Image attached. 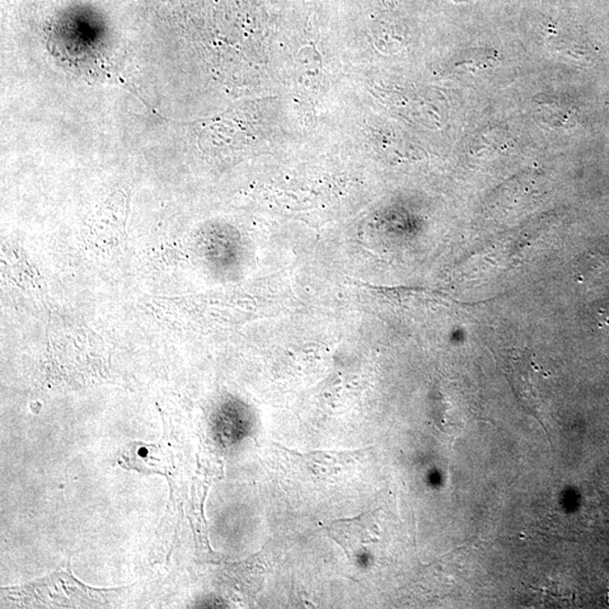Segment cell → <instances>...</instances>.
<instances>
[{
	"instance_id": "cell-1",
	"label": "cell",
	"mask_w": 609,
	"mask_h": 609,
	"mask_svg": "<svg viewBox=\"0 0 609 609\" xmlns=\"http://www.w3.org/2000/svg\"><path fill=\"white\" fill-rule=\"evenodd\" d=\"M120 589H93L74 578L70 569L58 570L44 579L13 588L16 598L30 606L94 607L105 604Z\"/></svg>"
},
{
	"instance_id": "cell-2",
	"label": "cell",
	"mask_w": 609,
	"mask_h": 609,
	"mask_svg": "<svg viewBox=\"0 0 609 609\" xmlns=\"http://www.w3.org/2000/svg\"><path fill=\"white\" fill-rule=\"evenodd\" d=\"M287 455L292 465L315 482H331L339 479L357 466L369 449L355 451H318L301 454L275 444Z\"/></svg>"
},
{
	"instance_id": "cell-3",
	"label": "cell",
	"mask_w": 609,
	"mask_h": 609,
	"mask_svg": "<svg viewBox=\"0 0 609 609\" xmlns=\"http://www.w3.org/2000/svg\"><path fill=\"white\" fill-rule=\"evenodd\" d=\"M325 531L332 540L344 548L350 561L358 562L367 555L369 546L378 542L377 512L372 510L359 517L336 520Z\"/></svg>"
},
{
	"instance_id": "cell-4",
	"label": "cell",
	"mask_w": 609,
	"mask_h": 609,
	"mask_svg": "<svg viewBox=\"0 0 609 609\" xmlns=\"http://www.w3.org/2000/svg\"><path fill=\"white\" fill-rule=\"evenodd\" d=\"M509 360V381L516 391V394L522 398L524 407L533 414L532 405H535L536 393L534 391L532 374L534 372V362L531 353L524 350L514 349L508 354Z\"/></svg>"
},
{
	"instance_id": "cell-5",
	"label": "cell",
	"mask_w": 609,
	"mask_h": 609,
	"mask_svg": "<svg viewBox=\"0 0 609 609\" xmlns=\"http://www.w3.org/2000/svg\"><path fill=\"white\" fill-rule=\"evenodd\" d=\"M534 102L536 120L547 128H570L571 122H574V112L560 98L541 95Z\"/></svg>"
},
{
	"instance_id": "cell-6",
	"label": "cell",
	"mask_w": 609,
	"mask_h": 609,
	"mask_svg": "<svg viewBox=\"0 0 609 609\" xmlns=\"http://www.w3.org/2000/svg\"><path fill=\"white\" fill-rule=\"evenodd\" d=\"M454 2H457V3H471V2H475V0H454Z\"/></svg>"
}]
</instances>
